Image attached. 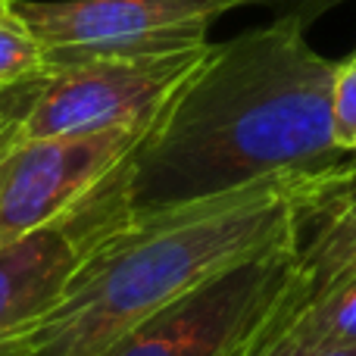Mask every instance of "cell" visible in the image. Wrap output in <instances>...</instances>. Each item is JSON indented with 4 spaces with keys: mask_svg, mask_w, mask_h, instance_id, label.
I'll return each instance as SVG.
<instances>
[{
    "mask_svg": "<svg viewBox=\"0 0 356 356\" xmlns=\"http://www.w3.org/2000/svg\"><path fill=\"white\" fill-rule=\"evenodd\" d=\"M294 356H356V344H350V347H322V350H307V353H294Z\"/></svg>",
    "mask_w": 356,
    "mask_h": 356,
    "instance_id": "obj_12",
    "label": "cell"
},
{
    "mask_svg": "<svg viewBox=\"0 0 356 356\" xmlns=\"http://www.w3.org/2000/svg\"><path fill=\"white\" fill-rule=\"evenodd\" d=\"M350 344H356V278L297 309L284 325L259 338L250 356H294Z\"/></svg>",
    "mask_w": 356,
    "mask_h": 356,
    "instance_id": "obj_8",
    "label": "cell"
},
{
    "mask_svg": "<svg viewBox=\"0 0 356 356\" xmlns=\"http://www.w3.org/2000/svg\"><path fill=\"white\" fill-rule=\"evenodd\" d=\"M353 54H356V50H353Z\"/></svg>",
    "mask_w": 356,
    "mask_h": 356,
    "instance_id": "obj_15",
    "label": "cell"
},
{
    "mask_svg": "<svg viewBox=\"0 0 356 356\" xmlns=\"http://www.w3.org/2000/svg\"><path fill=\"white\" fill-rule=\"evenodd\" d=\"M150 125L13 141L0 154V247L85 200Z\"/></svg>",
    "mask_w": 356,
    "mask_h": 356,
    "instance_id": "obj_6",
    "label": "cell"
},
{
    "mask_svg": "<svg viewBox=\"0 0 356 356\" xmlns=\"http://www.w3.org/2000/svg\"><path fill=\"white\" fill-rule=\"evenodd\" d=\"M332 138L344 154L356 156V54L334 66L332 81Z\"/></svg>",
    "mask_w": 356,
    "mask_h": 356,
    "instance_id": "obj_10",
    "label": "cell"
},
{
    "mask_svg": "<svg viewBox=\"0 0 356 356\" xmlns=\"http://www.w3.org/2000/svg\"><path fill=\"white\" fill-rule=\"evenodd\" d=\"M309 175H275L203 200L110 213L60 300L0 356H100L135 325L238 263L297 241Z\"/></svg>",
    "mask_w": 356,
    "mask_h": 356,
    "instance_id": "obj_2",
    "label": "cell"
},
{
    "mask_svg": "<svg viewBox=\"0 0 356 356\" xmlns=\"http://www.w3.org/2000/svg\"><path fill=\"white\" fill-rule=\"evenodd\" d=\"M6 19H16L13 16V0H0V22H6Z\"/></svg>",
    "mask_w": 356,
    "mask_h": 356,
    "instance_id": "obj_13",
    "label": "cell"
},
{
    "mask_svg": "<svg viewBox=\"0 0 356 356\" xmlns=\"http://www.w3.org/2000/svg\"><path fill=\"white\" fill-rule=\"evenodd\" d=\"M316 3H319V6H325V3H332V0H316Z\"/></svg>",
    "mask_w": 356,
    "mask_h": 356,
    "instance_id": "obj_14",
    "label": "cell"
},
{
    "mask_svg": "<svg viewBox=\"0 0 356 356\" xmlns=\"http://www.w3.org/2000/svg\"><path fill=\"white\" fill-rule=\"evenodd\" d=\"M47 75V56L44 47L16 22H0V88L19 85V81Z\"/></svg>",
    "mask_w": 356,
    "mask_h": 356,
    "instance_id": "obj_9",
    "label": "cell"
},
{
    "mask_svg": "<svg viewBox=\"0 0 356 356\" xmlns=\"http://www.w3.org/2000/svg\"><path fill=\"white\" fill-rule=\"evenodd\" d=\"M38 79H41V75H38ZM38 79L0 88V154L10 147L13 135H16V125L22 122L25 110H29V104H31V91H35Z\"/></svg>",
    "mask_w": 356,
    "mask_h": 356,
    "instance_id": "obj_11",
    "label": "cell"
},
{
    "mask_svg": "<svg viewBox=\"0 0 356 356\" xmlns=\"http://www.w3.org/2000/svg\"><path fill=\"white\" fill-rule=\"evenodd\" d=\"M110 213L91 191L60 219L0 247V347L60 300L94 228Z\"/></svg>",
    "mask_w": 356,
    "mask_h": 356,
    "instance_id": "obj_7",
    "label": "cell"
},
{
    "mask_svg": "<svg viewBox=\"0 0 356 356\" xmlns=\"http://www.w3.org/2000/svg\"><path fill=\"white\" fill-rule=\"evenodd\" d=\"M334 66L309 47L303 13L213 44L100 197L125 216L350 160L332 138Z\"/></svg>",
    "mask_w": 356,
    "mask_h": 356,
    "instance_id": "obj_1",
    "label": "cell"
},
{
    "mask_svg": "<svg viewBox=\"0 0 356 356\" xmlns=\"http://www.w3.org/2000/svg\"><path fill=\"white\" fill-rule=\"evenodd\" d=\"M244 3L263 0H13V16L50 72L88 56L200 47L216 19Z\"/></svg>",
    "mask_w": 356,
    "mask_h": 356,
    "instance_id": "obj_5",
    "label": "cell"
},
{
    "mask_svg": "<svg viewBox=\"0 0 356 356\" xmlns=\"http://www.w3.org/2000/svg\"><path fill=\"white\" fill-rule=\"evenodd\" d=\"M294 244L197 284L100 356H250L297 275Z\"/></svg>",
    "mask_w": 356,
    "mask_h": 356,
    "instance_id": "obj_4",
    "label": "cell"
},
{
    "mask_svg": "<svg viewBox=\"0 0 356 356\" xmlns=\"http://www.w3.org/2000/svg\"><path fill=\"white\" fill-rule=\"evenodd\" d=\"M209 50L213 44L163 54L88 56L50 69L35 81L31 104L13 141L150 125L172 94L200 69Z\"/></svg>",
    "mask_w": 356,
    "mask_h": 356,
    "instance_id": "obj_3",
    "label": "cell"
}]
</instances>
